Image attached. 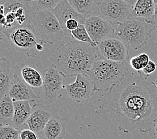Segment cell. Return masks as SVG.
Wrapping results in <instances>:
<instances>
[{"label":"cell","mask_w":157,"mask_h":139,"mask_svg":"<svg viewBox=\"0 0 157 139\" xmlns=\"http://www.w3.org/2000/svg\"><path fill=\"white\" fill-rule=\"evenodd\" d=\"M149 76L131 72L121 83L104 92L98 100L96 114H108L118 123V130L148 133L157 118V84Z\"/></svg>","instance_id":"1"},{"label":"cell","mask_w":157,"mask_h":139,"mask_svg":"<svg viewBox=\"0 0 157 139\" xmlns=\"http://www.w3.org/2000/svg\"><path fill=\"white\" fill-rule=\"evenodd\" d=\"M57 66L66 76L86 74L98 57L97 48L75 40L59 45Z\"/></svg>","instance_id":"2"},{"label":"cell","mask_w":157,"mask_h":139,"mask_svg":"<svg viewBox=\"0 0 157 139\" xmlns=\"http://www.w3.org/2000/svg\"><path fill=\"white\" fill-rule=\"evenodd\" d=\"M128 74V69L125 63L106 59L96 60L86 74L94 91L103 93L110 92Z\"/></svg>","instance_id":"3"},{"label":"cell","mask_w":157,"mask_h":139,"mask_svg":"<svg viewBox=\"0 0 157 139\" xmlns=\"http://www.w3.org/2000/svg\"><path fill=\"white\" fill-rule=\"evenodd\" d=\"M1 32L6 36L20 27H32L36 11L29 0H0Z\"/></svg>","instance_id":"4"},{"label":"cell","mask_w":157,"mask_h":139,"mask_svg":"<svg viewBox=\"0 0 157 139\" xmlns=\"http://www.w3.org/2000/svg\"><path fill=\"white\" fill-rule=\"evenodd\" d=\"M150 24L143 18L131 17L116 25L113 36L122 40L129 48L138 50L151 39Z\"/></svg>","instance_id":"5"},{"label":"cell","mask_w":157,"mask_h":139,"mask_svg":"<svg viewBox=\"0 0 157 139\" xmlns=\"http://www.w3.org/2000/svg\"><path fill=\"white\" fill-rule=\"evenodd\" d=\"M32 27L38 42L42 44H53L68 36L52 11L36 12L32 21Z\"/></svg>","instance_id":"6"},{"label":"cell","mask_w":157,"mask_h":139,"mask_svg":"<svg viewBox=\"0 0 157 139\" xmlns=\"http://www.w3.org/2000/svg\"><path fill=\"white\" fill-rule=\"evenodd\" d=\"M16 50L33 58L37 55V44L39 43L32 27H20L13 29L5 36Z\"/></svg>","instance_id":"7"},{"label":"cell","mask_w":157,"mask_h":139,"mask_svg":"<svg viewBox=\"0 0 157 139\" xmlns=\"http://www.w3.org/2000/svg\"><path fill=\"white\" fill-rule=\"evenodd\" d=\"M100 16L116 25L132 17V7L124 0H103L97 6Z\"/></svg>","instance_id":"8"},{"label":"cell","mask_w":157,"mask_h":139,"mask_svg":"<svg viewBox=\"0 0 157 139\" xmlns=\"http://www.w3.org/2000/svg\"><path fill=\"white\" fill-rule=\"evenodd\" d=\"M66 76L55 64L46 70L42 86V96L50 102H56L63 95L65 89L64 78Z\"/></svg>","instance_id":"9"},{"label":"cell","mask_w":157,"mask_h":139,"mask_svg":"<svg viewBox=\"0 0 157 139\" xmlns=\"http://www.w3.org/2000/svg\"><path fill=\"white\" fill-rule=\"evenodd\" d=\"M96 48L98 54L104 59L125 64L129 59V47L114 36L101 41Z\"/></svg>","instance_id":"10"},{"label":"cell","mask_w":157,"mask_h":139,"mask_svg":"<svg viewBox=\"0 0 157 139\" xmlns=\"http://www.w3.org/2000/svg\"><path fill=\"white\" fill-rule=\"evenodd\" d=\"M65 90L70 98L78 103L90 98L94 92L90 79L84 74L76 75L75 81L72 84H66Z\"/></svg>","instance_id":"11"},{"label":"cell","mask_w":157,"mask_h":139,"mask_svg":"<svg viewBox=\"0 0 157 139\" xmlns=\"http://www.w3.org/2000/svg\"><path fill=\"white\" fill-rule=\"evenodd\" d=\"M84 25L92 40L97 44L108 37L113 36L114 33L113 25L102 17L92 16L87 17Z\"/></svg>","instance_id":"12"},{"label":"cell","mask_w":157,"mask_h":139,"mask_svg":"<svg viewBox=\"0 0 157 139\" xmlns=\"http://www.w3.org/2000/svg\"><path fill=\"white\" fill-rule=\"evenodd\" d=\"M32 108V112L26 123L29 129L38 133L44 130L52 118V110L50 106L42 104H35Z\"/></svg>","instance_id":"13"},{"label":"cell","mask_w":157,"mask_h":139,"mask_svg":"<svg viewBox=\"0 0 157 139\" xmlns=\"http://www.w3.org/2000/svg\"><path fill=\"white\" fill-rule=\"evenodd\" d=\"M33 88L24 81L20 75L16 73L8 95L13 102L16 101H36L40 98L33 91Z\"/></svg>","instance_id":"14"},{"label":"cell","mask_w":157,"mask_h":139,"mask_svg":"<svg viewBox=\"0 0 157 139\" xmlns=\"http://www.w3.org/2000/svg\"><path fill=\"white\" fill-rule=\"evenodd\" d=\"M52 12L56 16L63 30L66 32V23L71 19H76L81 24H84L87 17L78 13L70 4L68 0H62L56 7L52 10ZM69 36V35H68Z\"/></svg>","instance_id":"15"},{"label":"cell","mask_w":157,"mask_h":139,"mask_svg":"<svg viewBox=\"0 0 157 139\" xmlns=\"http://www.w3.org/2000/svg\"><path fill=\"white\" fill-rule=\"evenodd\" d=\"M68 120L60 116L52 117L43 130L46 139H62L65 136Z\"/></svg>","instance_id":"16"},{"label":"cell","mask_w":157,"mask_h":139,"mask_svg":"<svg viewBox=\"0 0 157 139\" xmlns=\"http://www.w3.org/2000/svg\"><path fill=\"white\" fill-rule=\"evenodd\" d=\"M8 59L2 57L0 60V96L8 95L13 82L16 72L11 67Z\"/></svg>","instance_id":"17"},{"label":"cell","mask_w":157,"mask_h":139,"mask_svg":"<svg viewBox=\"0 0 157 139\" xmlns=\"http://www.w3.org/2000/svg\"><path fill=\"white\" fill-rule=\"evenodd\" d=\"M16 68L20 70V76L32 88H38L42 87L44 78L38 70L25 63L18 64V65L16 66Z\"/></svg>","instance_id":"18"},{"label":"cell","mask_w":157,"mask_h":139,"mask_svg":"<svg viewBox=\"0 0 157 139\" xmlns=\"http://www.w3.org/2000/svg\"><path fill=\"white\" fill-rule=\"evenodd\" d=\"M32 101H16L13 102L14 116L13 124L17 129H20L25 123L27 122L32 112Z\"/></svg>","instance_id":"19"},{"label":"cell","mask_w":157,"mask_h":139,"mask_svg":"<svg viewBox=\"0 0 157 139\" xmlns=\"http://www.w3.org/2000/svg\"><path fill=\"white\" fill-rule=\"evenodd\" d=\"M155 8L154 0H138L132 8V16L134 17L143 18L151 24L154 17Z\"/></svg>","instance_id":"20"},{"label":"cell","mask_w":157,"mask_h":139,"mask_svg":"<svg viewBox=\"0 0 157 139\" xmlns=\"http://www.w3.org/2000/svg\"><path fill=\"white\" fill-rule=\"evenodd\" d=\"M14 116L13 101L9 95L1 97L0 100V122L1 125H13Z\"/></svg>","instance_id":"21"},{"label":"cell","mask_w":157,"mask_h":139,"mask_svg":"<svg viewBox=\"0 0 157 139\" xmlns=\"http://www.w3.org/2000/svg\"><path fill=\"white\" fill-rule=\"evenodd\" d=\"M70 4L78 13L86 17L98 6V0H68Z\"/></svg>","instance_id":"22"},{"label":"cell","mask_w":157,"mask_h":139,"mask_svg":"<svg viewBox=\"0 0 157 139\" xmlns=\"http://www.w3.org/2000/svg\"><path fill=\"white\" fill-rule=\"evenodd\" d=\"M71 36L78 41L90 44L92 46L97 47V44L92 40L84 24H80L75 30L71 32Z\"/></svg>","instance_id":"23"},{"label":"cell","mask_w":157,"mask_h":139,"mask_svg":"<svg viewBox=\"0 0 157 139\" xmlns=\"http://www.w3.org/2000/svg\"><path fill=\"white\" fill-rule=\"evenodd\" d=\"M150 56L146 52H143L136 56H134L129 60V64L132 68L136 72H140L148 64L150 61Z\"/></svg>","instance_id":"24"},{"label":"cell","mask_w":157,"mask_h":139,"mask_svg":"<svg viewBox=\"0 0 157 139\" xmlns=\"http://www.w3.org/2000/svg\"><path fill=\"white\" fill-rule=\"evenodd\" d=\"M62 0H29L36 12L39 11H52Z\"/></svg>","instance_id":"25"},{"label":"cell","mask_w":157,"mask_h":139,"mask_svg":"<svg viewBox=\"0 0 157 139\" xmlns=\"http://www.w3.org/2000/svg\"><path fill=\"white\" fill-rule=\"evenodd\" d=\"M20 131L13 125H1L0 139H20Z\"/></svg>","instance_id":"26"},{"label":"cell","mask_w":157,"mask_h":139,"mask_svg":"<svg viewBox=\"0 0 157 139\" xmlns=\"http://www.w3.org/2000/svg\"><path fill=\"white\" fill-rule=\"evenodd\" d=\"M80 24H80V22L77 20H76V19H71V20H68L66 22L65 25L66 33H68V35H71V32L75 30L78 26H79Z\"/></svg>","instance_id":"27"},{"label":"cell","mask_w":157,"mask_h":139,"mask_svg":"<svg viewBox=\"0 0 157 139\" xmlns=\"http://www.w3.org/2000/svg\"><path fill=\"white\" fill-rule=\"evenodd\" d=\"M20 139H39L38 135L31 129H24L20 131Z\"/></svg>","instance_id":"28"},{"label":"cell","mask_w":157,"mask_h":139,"mask_svg":"<svg viewBox=\"0 0 157 139\" xmlns=\"http://www.w3.org/2000/svg\"><path fill=\"white\" fill-rule=\"evenodd\" d=\"M156 68H157L156 63H155L154 61H152L151 60L148 63V64L146 66L143 68V70L140 71V72L143 74H144V75L150 76V75L151 74L155 72L156 70Z\"/></svg>","instance_id":"29"},{"label":"cell","mask_w":157,"mask_h":139,"mask_svg":"<svg viewBox=\"0 0 157 139\" xmlns=\"http://www.w3.org/2000/svg\"><path fill=\"white\" fill-rule=\"evenodd\" d=\"M151 40L157 43V25H152L151 29Z\"/></svg>","instance_id":"30"},{"label":"cell","mask_w":157,"mask_h":139,"mask_svg":"<svg viewBox=\"0 0 157 139\" xmlns=\"http://www.w3.org/2000/svg\"><path fill=\"white\" fill-rule=\"evenodd\" d=\"M152 25H157V3L155 4V14H154V17H153V20L152 21Z\"/></svg>","instance_id":"31"},{"label":"cell","mask_w":157,"mask_h":139,"mask_svg":"<svg viewBox=\"0 0 157 139\" xmlns=\"http://www.w3.org/2000/svg\"><path fill=\"white\" fill-rule=\"evenodd\" d=\"M124 1L126 2L129 6H131L132 8H133L134 6L135 5V3H136V2L138 1V0H124Z\"/></svg>","instance_id":"32"},{"label":"cell","mask_w":157,"mask_h":139,"mask_svg":"<svg viewBox=\"0 0 157 139\" xmlns=\"http://www.w3.org/2000/svg\"><path fill=\"white\" fill-rule=\"evenodd\" d=\"M153 129H154V130H155L154 135L157 138V118L155 121L154 124H153Z\"/></svg>","instance_id":"33"},{"label":"cell","mask_w":157,"mask_h":139,"mask_svg":"<svg viewBox=\"0 0 157 139\" xmlns=\"http://www.w3.org/2000/svg\"><path fill=\"white\" fill-rule=\"evenodd\" d=\"M36 48H37V50H38V52H42L44 50V46H43L42 43L39 42L38 44H37Z\"/></svg>","instance_id":"34"},{"label":"cell","mask_w":157,"mask_h":139,"mask_svg":"<svg viewBox=\"0 0 157 139\" xmlns=\"http://www.w3.org/2000/svg\"><path fill=\"white\" fill-rule=\"evenodd\" d=\"M154 2H155V4H156V3H157V0H154Z\"/></svg>","instance_id":"35"},{"label":"cell","mask_w":157,"mask_h":139,"mask_svg":"<svg viewBox=\"0 0 157 139\" xmlns=\"http://www.w3.org/2000/svg\"><path fill=\"white\" fill-rule=\"evenodd\" d=\"M156 84H157V79H156Z\"/></svg>","instance_id":"36"}]
</instances>
